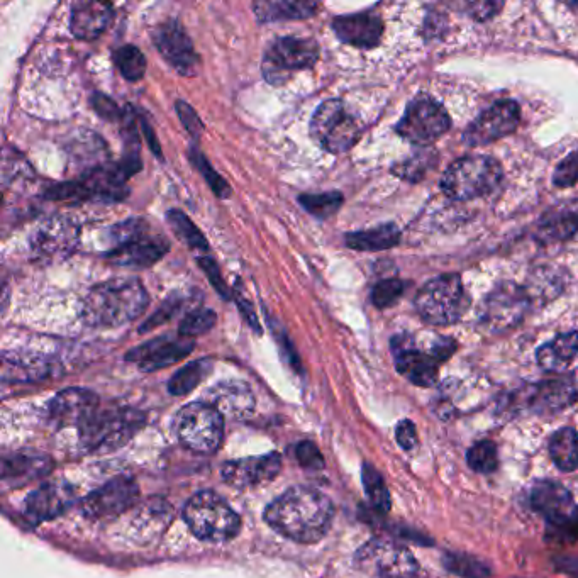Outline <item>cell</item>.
<instances>
[{
    "mask_svg": "<svg viewBox=\"0 0 578 578\" xmlns=\"http://www.w3.org/2000/svg\"><path fill=\"white\" fill-rule=\"evenodd\" d=\"M521 123V111L514 101H501L482 112L463 133L468 146H484L509 136Z\"/></svg>",
    "mask_w": 578,
    "mask_h": 578,
    "instance_id": "obj_15",
    "label": "cell"
},
{
    "mask_svg": "<svg viewBox=\"0 0 578 578\" xmlns=\"http://www.w3.org/2000/svg\"><path fill=\"white\" fill-rule=\"evenodd\" d=\"M282 468V458L278 453L265 456H251L245 460L224 463L223 478L228 485L236 489H246L253 485L265 484L277 477Z\"/></svg>",
    "mask_w": 578,
    "mask_h": 578,
    "instance_id": "obj_20",
    "label": "cell"
},
{
    "mask_svg": "<svg viewBox=\"0 0 578 578\" xmlns=\"http://www.w3.org/2000/svg\"><path fill=\"white\" fill-rule=\"evenodd\" d=\"M114 63H116L119 72L128 82H138V80L145 77L146 58L138 46H121L114 53Z\"/></svg>",
    "mask_w": 578,
    "mask_h": 578,
    "instance_id": "obj_37",
    "label": "cell"
},
{
    "mask_svg": "<svg viewBox=\"0 0 578 578\" xmlns=\"http://www.w3.org/2000/svg\"><path fill=\"white\" fill-rule=\"evenodd\" d=\"M236 301H238L239 309L243 312L246 321L250 323L251 328L255 329L256 333L262 334V328H260V323H258V317H256L255 309H253L250 302L246 301L245 297H241V295H238Z\"/></svg>",
    "mask_w": 578,
    "mask_h": 578,
    "instance_id": "obj_54",
    "label": "cell"
},
{
    "mask_svg": "<svg viewBox=\"0 0 578 578\" xmlns=\"http://www.w3.org/2000/svg\"><path fill=\"white\" fill-rule=\"evenodd\" d=\"M167 221L173 233L177 234L178 238L184 241L185 245L192 248V250L207 251L209 250V243H207L206 236L201 233V229L197 228L190 217L182 211H168Z\"/></svg>",
    "mask_w": 578,
    "mask_h": 578,
    "instance_id": "obj_33",
    "label": "cell"
},
{
    "mask_svg": "<svg viewBox=\"0 0 578 578\" xmlns=\"http://www.w3.org/2000/svg\"><path fill=\"white\" fill-rule=\"evenodd\" d=\"M577 399V387L570 378H551L534 387L529 402L536 411L558 412L575 404Z\"/></svg>",
    "mask_w": 578,
    "mask_h": 578,
    "instance_id": "obj_27",
    "label": "cell"
},
{
    "mask_svg": "<svg viewBox=\"0 0 578 578\" xmlns=\"http://www.w3.org/2000/svg\"><path fill=\"white\" fill-rule=\"evenodd\" d=\"M145 424V417L133 409L97 412L94 419L80 428L85 450L111 451L126 445Z\"/></svg>",
    "mask_w": 578,
    "mask_h": 578,
    "instance_id": "obj_8",
    "label": "cell"
},
{
    "mask_svg": "<svg viewBox=\"0 0 578 578\" xmlns=\"http://www.w3.org/2000/svg\"><path fill=\"white\" fill-rule=\"evenodd\" d=\"M92 106H94V111L102 117V119H107V121H117V119H123L124 112L111 101L109 97L102 94H94L92 97Z\"/></svg>",
    "mask_w": 578,
    "mask_h": 578,
    "instance_id": "obj_50",
    "label": "cell"
},
{
    "mask_svg": "<svg viewBox=\"0 0 578 578\" xmlns=\"http://www.w3.org/2000/svg\"><path fill=\"white\" fill-rule=\"evenodd\" d=\"M312 138L329 153H345L362 136L360 121L351 114L345 102L331 99L317 107L311 121Z\"/></svg>",
    "mask_w": 578,
    "mask_h": 578,
    "instance_id": "obj_6",
    "label": "cell"
},
{
    "mask_svg": "<svg viewBox=\"0 0 578 578\" xmlns=\"http://www.w3.org/2000/svg\"><path fill=\"white\" fill-rule=\"evenodd\" d=\"M175 107H177L178 117H180V121L184 123L185 129H187L194 138H199L202 131H204V124H202L201 117L197 116V112L194 111V107L189 106V104L184 101H178Z\"/></svg>",
    "mask_w": 578,
    "mask_h": 578,
    "instance_id": "obj_49",
    "label": "cell"
},
{
    "mask_svg": "<svg viewBox=\"0 0 578 578\" xmlns=\"http://www.w3.org/2000/svg\"><path fill=\"white\" fill-rule=\"evenodd\" d=\"M184 519L199 540L223 543L233 540L241 529V519L223 497L214 492H199L184 509Z\"/></svg>",
    "mask_w": 578,
    "mask_h": 578,
    "instance_id": "obj_5",
    "label": "cell"
},
{
    "mask_svg": "<svg viewBox=\"0 0 578 578\" xmlns=\"http://www.w3.org/2000/svg\"><path fill=\"white\" fill-rule=\"evenodd\" d=\"M114 7L107 2H80L73 7L70 29L75 38L94 41L111 26Z\"/></svg>",
    "mask_w": 578,
    "mask_h": 578,
    "instance_id": "obj_26",
    "label": "cell"
},
{
    "mask_svg": "<svg viewBox=\"0 0 578 578\" xmlns=\"http://www.w3.org/2000/svg\"><path fill=\"white\" fill-rule=\"evenodd\" d=\"M75 490L72 485L48 484L41 489L34 490L26 501V516L33 523L51 521L55 517L62 516L75 502Z\"/></svg>",
    "mask_w": 578,
    "mask_h": 578,
    "instance_id": "obj_24",
    "label": "cell"
},
{
    "mask_svg": "<svg viewBox=\"0 0 578 578\" xmlns=\"http://www.w3.org/2000/svg\"><path fill=\"white\" fill-rule=\"evenodd\" d=\"M319 60V45L311 38H280L268 48L263 58V77L268 84L282 85L292 72L307 70Z\"/></svg>",
    "mask_w": 578,
    "mask_h": 578,
    "instance_id": "obj_9",
    "label": "cell"
},
{
    "mask_svg": "<svg viewBox=\"0 0 578 578\" xmlns=\"http://www.w3.org/2000/svg\"><path fill=\"white\" fill-rule=\"evenodd\" d=\"M319 4L314 2H255L253 11L260 23H277V21H299V19H309L316 16Z\"/></svg>",
    "mask_w": 578,
    "mask_h": 578,
    "instance_id": "obj_29",
    "label": "cell"
},
{
    "mask_svg": "<svg viewBox=\"0 0 578 578\" xmlns=\"http://www.w3.org/2000/svg\"><path fill=\"white\" fill-rule=\"evenodd\" d=\"M345 197L340 192H326V194L299 195V204L316 219H329L340 211Z\"/></svg>",
    "mask_w": 578,
    "mask_h": 578,
    "instance_id": "obj_35",
    "label": "cell"
},
{
    "mask_svg": "<svg viewBox=\"0 0 578 578\" xmlns=\"http://www.w3.org/2000/svg\"><path fill=\"white\" fill-rule=\"evenodd\" d=\"M533 301L526 287L516 284H501L495 287L480 309V323L492 333H504L523 323Z\"/></svg>",
    "mask_w": 578,
    "mask_h": 578,
    "instance_id": "obj_10",
    "label": "cell"
},
{
    "mask_svg": "<svg viewBox=\"0 0 578 578\" xmlns=\"http://www.w3.org/2000/svg\"><path fill=\"white\" fill-rule=\"evenodd\" d=\"M99 412V397L87 389L62 390L50 402V416L58 426L82 428Z\"/></svg>",
    "mask_w": 578,
    "mask_h": 578,
    "instance_id": "obj_19",
    "label": "cell"
},
{
    "mask_svg": "<svg viewBox=\"0 0 578 578\" xmlns=\"http://www.w3.org/2000/svg\"><path fill=\"white\" fill-rule=\"evenodd\" d=\"M429 156H431L429 151L428 153H419V155L412 156L407 162L399 163L397 167H394L392 172L401 178L411 180V182L419 180V178L423 177L424 172H426V168L429 167V163H431L429 162Z\"/></svg>",
    "mask_w": 578,
    "mask_h": 578,
    "instance_id": "obj_46",
    "label": "cell"
},
{
    "mask_svg": "<svg viewBox=\"0 0 578 578\" xmlns=\"http://www.w3.org/2000/svg\"><path fill=\"white\" fill-rule=\"evenodd\" d=\"M578 231V216L572 212H563L558 216H551L545 219L540 226L538 238L545 243H556V241H567Z\"/></svg>",
    "mask_w": 578,
    "mask_h": 578,
    "instance_id": "obj_34",
    "label": "cell"
},
{
    "mask_svg": "<svg viewBox=\"0 0 578 578\" xmlns=\"http://www.w3.org/2000/svg\"><path fill=\"white\" fill-rule=\"evenodd\" d=\"M156 50L165 62L184 77H195L201 70V56L197 55L192 39L185 33L182 24L172 19L160 24L153 33Z\"/></svg>",
    "mask_w": 578,
    "mask_h": 578,
    "instance_id": "obj_12",
    "label": "cell"
},
{
    "mask_svg": "<svg viewBox=\"0 0 578 578\" xmlns=\"http://www.w3.org/2000/svg\"><path fill=\"white\" fill-rule=\"evenodd\" d=\"M175 431L187 448L209 455L221 446L224 436V417L206 402H192L175 416Z\"/></svg>",
    "mask_w": 578,
    "mask_h": 578,
    "instance_id": "obj_7",
    "label": "cell"
},
{
    "mask_svg": "<svg viewBox=\"0 0 578 578\" xmlns=\"http://www.w3.org/2000/svg\"><path fill=\"white\" fill-rule=\"evenodd\" d=\"M297 453V460L302 467L312 468V470H321L324 467V458L321 451L311 441H302L295 448Z\"/></svg>",
    "mask_w": 578,
    "mask_h": 578,
    "instance_id": "obj_48",
    "label": "cell"
},
{
    "mask_svg": "<svg viewBox=\"0 0 578 578\" xmlns=\"http://www.w3.org/2000/svg\"><path fill=\"white\" fill-rule=\"evenodd\" d=\"M397 443L401 445L402 450L412 451L417 446L416 426L411 421H402L397 426Z\"/></svg>",
    "mask_w": 578,
    "mask_h": 578,
    "instance_id": "obj_51",
    "label": "cell"
},
{
    "mask_svg": "<svg viewBox=\"0 0 578 578\" xmlns=\"http://www.w3.org/2000/svg\"><path fill=\"white\" fill-rule=\"evenodd\" d=\"M450 128L451 119L445 107L423 95L407 106L395 129L412 145L426 146L441 138Z\"/></svg>",
    "mask_w": 578,
    "mask_h": 578,
    "instance_id": "obj_11",
    "label": "cell"
},
{
    "mask_svg": "<svg viewBox=\"0 0 578 578\" xmlns=\"http://www.w3.org/2000/svg\"><path fill=\"white\" fill-rule=\"evenodd\" d=\"M212 372L211 360H195L189 363L187 367L178 370L170 382H168V390L173 395L189 394L190 390H194L197 385L201 384L202 380Z\"/></svg>",
    "mask_w": 578,
    "mask_h": 578,
    "instance_id": "obj_32",
    "label": "cell"
},
{
    "mask_svg": "<svg viewBox=\"0 0 578 578\" xmlns=\"http://www.w3.org/2000/svg\"><path fill=\"white\" fill-rule=\"evenodd\" d=\"M199 265H201L202 270L206 272L207 278L211 280L212 287L219 292V295L223 297L224 301H231L233 297V292L229 290L228 285L224 282L223 275L219 272V267L217 263L209 258V256H199Z\"/></svg>",
    "mask_w": 578,
    "mask_h": 578,
    "instance_id": "obj_47",
    "label": "cell"
},
{
    "mask_svg": "<svg viewBox=\"0 0 578 578\" xmlns=\"http://www.w3.org/2000/svg\"><path fill=\"white\" fill-rule=\"evenodd\" d=\"M401 241V231L394 224H384L378 228L346 234L345 243L351 250L382 251L394 248Z\"/></svg>",
    "mask_w": 578,
    "mask_h": 578,
    "instance_id": "obj_30",
    "label": "cell"
},
{
    "mask_svg": "<svg viewBox=\"0 0 578 578\" xmlns=\"http://www.w3.org/2000/svg\"><path fill=\"white\" fill-rule=\"evenodd\" d=\"M194 346L192 338H185L182 334H165L129 351L126 360L138 363L145 372H155L184 360Z\"/></svg>",
    "mask_w": 578,
    "mask_h": 578,
    "instance_id": "obj_16",
    "label": "cell"
},
{
    "mask_svg": "<svg viewBox=\"0 0 578 578\" xmlns=\"http://www.w3.org/2000/svg\"><path fill=\"white\" fill-rule=\"evenodd\" d=\"M445 565L450 572L462 575L463 578H485L489 575V568H485L484 563L477 562L470 556L448 555Z\"/></svg>",
    "mask_w": 578,
    "mask_h": 578,
    "instance_id": "obj_43",
    "label": "cell"
},
{
    "mask_svg": "<svg viewBox=\"0 0 578 578\" xmlns=\"http://www.w3.org/2000/svg\"><path fill=\"white\" fill-rule=\"evenodd\" d=\"M472 14L477 21H487L490 17H494L497 12L501 11L502 4H492V2H484V4H473L470 6Z\"/></svg>",
    "mask_w": 578,
    "mask_h": 578,
    "instance_id": "obj_52",
    "label": "cell"
},
{
    "mask_svg": "<svg viewBox=\"0 0 578 578\" xmlns=\"http://www.w3.org/2000/svg\"><path fill=\"white\" fill-rule=\"evenodd\" d=\"M184 297H180V295H172V297H168L165 304H163L158 311L153 314V316L146 321L141 329H139V333H146V331H150V329L158 328V326H162L163 323H167L170 321L175 314H177L182 306H184Z\"/></svg>",
    "mask_w": 578,
    "mask_h": 578,
    "instance_id": "obj_44",
    "label": "cell"
},
{
    "mask_svg": "<svg viewBox=\"0 0 578 578\" xmlns=\"http://www.w3.org/2000/svg\"><path fill=\"white\" fill-rule=\"evenodd\" d=\"M148 304L150 295L139 280L114 278L90 289L80 316L90 328H117L141 316Z\"/></svg>",
    "mask_w": 578,
    "mask_h": 578,
    "instance_id": "obj_2",
    "label": "cell"
},
{
    "mask_svg": "<svg viewBox=\"0 0 578 578\" xmlns=\"http://www.w3.org/2000/svg\"><path fill=\"white\" fill-rule=\"evenodd\" d=\"M78 245V228L63 216L50 217L39 224L31 236V251L34 258L43 262L65 260Z\"/></svg>",
    "mask_w": 578,
    "mask_h": 578,
    "instance_id": "obj_13",
    "label": "cell"
},
{
    "mask_svg": "<svg viewBox=\"0 0 578 578\" xmlns=\"http://www.w3.org/2000/svg\"><path fill=\"white\" fill-rule=\"evenodd\" d=\"M143 129H145L146 139H148V143H150V148L153 150L156 156H162L160 153V145H158V139L155 138V133H153V129L151 126H148L146 121H143Z\"/></svg>",
    "mask_w": 578,
    "mask_h": 578,
    "instance_id": "obj_55",
    "label": "cell"
},
{
    "mask_svg": "<svg viewBox=\"0 0 578 578\" xmlns=\"http://www.w3.org/2000/svg\"><path fill=\"white\" fill-rule=\"evenodd\" d=\"M363 487L367 492L370 504H372L377 511L387 512L392 506L390 502L389 489L385 485L384 478L377 472V468L365 463L362 470Z\"/></svg>",
    "mask_w": 578,
    "mask_h": 578,
    "instance_id": "obj_38",
    "label": "cell"
},
{
    "mask_svg": "<svg viewBox=\"0 0 578 578\" xmlns=\"http://www.w3.org/2000/svg\"><path fill=\"white\" fill-rule=\"evenodd\" d=\"M467 460L468 465L478 473H492L499 465L497 448L492 441H480L472 446V450L468 451Z\"/></svg>",
    "mask_w": 578,
    "mask_h": 578,
    "instance_id": "obj_42",
    "label": "cell"
},
{
    "mask_svg": "<svg viewBox=\"0 0 578 578\" xmlns=\"http://www.w3.org/2000/svg\"><path fill=\"white\" fill-rule=\"evenodd\" d=\"M333 504L311 487H292L270 504L265 521L287 540L311 545L328 533L333 521Z\"/></svg>",
    "mask_w": 578,
    "mask_h": 578,
    "instance_id": "obj_1",
    "label": "cell"
},
{
    "mask_svg": "<svg viewBox=\"0 0 578 578\" xmlns=\"http://www.w3.org/2000/svg\"><path fill=\"white\" fill-rule=\"evenodd\" d=\"M50 472V462L43 456H12L9 462L4 463V480L9 478H31L43 477Z\"/></svg>",
    "mask_w": 578,
    "mask_h": 578,
    "instance_id": "obj_36",
    "label": "cell"
},
{
    "mask_svg": "<svg viewBox=\"0 0 578 578\" xmlns=\"http://www.w3.org/2000/svg\"><path fill=\"white\" fill-rule=\"evenodd\" d=\"M404 290H406V285L399 278L380 280L372 290L373 306L378 309H389L395 306L404 295Z\"/></svg>",
    "mask_w": 578,
    "mask_h": 578,
    "instance_id": "obj_41",
    "label": "cell"
},
{
    "mask_svg": "<svg viewBox=\"0 0 578 578\" xmlns=\"http://www.w3.org/2000/svg\"><path fill=\"white\" fill-rule=\"evenodd\" d=\"M531 504L541 516L558 526L570 523V519L575 516L572 494L556 482L545 480L534 485L531 490Z\"/></svg>",
    "mask_w": 578,
    "mask_h": 578,
    "instance_id": "obj_25",
    "label": "cell"
},
{
    "mask_svg": "<svg viewBox=\"0 0 578 578\" xmlns=\"http://www.w3.org/2000/svg\"><path fill=\"white\" fill-rule=\"evenodd\" d=\"M553 182L560 189H567L578 182V150L573 151L556 167Z\"/></svg>",
    "mask_w": 578,
    "mask_h": 578,
    "instance_id": "obj_45",
    "label": "cell"
},
{
    "mask_svg": "<svg viewBox=\"0 0 578 578\" xmlns=\"http://www.w3.org/2000/svg\"><path fill=\"white\" fill-rule=\"evenodd\" d=\"M148 231L136 234L123 245L114 246L107 253V260L117 267L133 268L151 267L160 262L170 251V241L165 236H155Z\"/></svg>",
    "mask_w": 578,
    "mask_h": 578,
    "instance_id": "obj_17",
    "label": "cell"
},
{
    "mask_svg": "<svg viewBox=\"0 0 578 578\" xmlns=\"http://www.w3.org/2000/svg\"><path fill=\"white\" fill-rule=\"evenodd\" d=\"M333 31L346 45L370 50L380 43L384 34V23L375 12H360L336 17L333 21Z\"/></svg>",
    "mask_w": 578,
    "mask_h": 578,
    "instance_id": "obj_22",
    "label": "cell"
},
{
    "mask_svg": "<svg viewBox=\"0 0 578 578\" xmlns=\"http://www.w3.org/2000/svg\"><path fill=\"white\" fill-rule=\"evenodd\" d=\"M392 350L395 355V367L401 375L419 387H431L438 378V365L429 353L416 350L409 338H394Z\"/></svg>",
    "mask_w": 578,
    "mask_h": 578,
    "instance_id": "obj_21",
    "label": "cell"
},
{
    "mask_svg": "<svg viewBox=\"0 0 578 578\" xmlns=\"http://www.w3.org/2000/svg\"><path fill=\"white\" fill-rule=\"evenodd\" d=\"M550 453L556 467L563 472L578 468V436L572 428L558 429L550 440Z\"/></svg>",
    "mask_w": 578,
    "mask_h": 578,
    "instance_id": "obj_31",
    "label": "cell"
},
{
    "mask_svg": "<svg viewBox=\"0 0 578 578\" xmlns=\"http://www.w3.org/2000/svg\"><path fill=\"white\" fill-rule=\"evenodd\" d=\"M190 162L194 163L195 168L202 173V177L206 178L207 185L211 187L212 192L219 197V199H228L231 195L228 182L224 180L219 173L207 162L206 156L202 155L197 148H190Z\"/></svg>",
    "mask_w": 578,
    "mask_h": 578,
    "instance_id": "obj_39",
    "label": "cell"
},
{
    "mask_svg": "<svg viewBox=\"0 0 578 578\" xmlns=\"http://www.w3.org/2000/svg\"><path fill=\"white\" fill-rule=\"evenodd\" d=\"M453 351H455V343L448 340V338H441V340L433 346V350H431L429 355L433 356L436 362L441 363L448 360V358L453 355Z\"/></svg>",
    "mask_w": 578,
    "mask_h": 578,
    "instance_id": "obj_53",
    "label": "cell"
},
{
    "mask_svg": "<svg viewBox=\"0 0 578 578\" xmlns=\"http://www.w3.org/2000/svg\"><path fill=\"white\" fill-rule=\"evenodd\" d=\"M501 163L492 156H463L441 178V189L453 201H473L494 192L501 184Z\"/></svg>",
    "mask_w": 578,
    "mask_h": 578,
    "instance_id": "obj_3",
    "label": "cell"
},
{
    "mask_svg": "<svg viewBox=\"0 0 578 578\" xmlns=\"http://www.w3.org/2000/svg\"><path fill=\"white\" fill-rule=\"evenodd\" d=\"M360 562L372 568L377 578H416L417 563L414 556L401 546L375 541L360 553Z\"/></svg>",
    "mask_w": 578,
    "mask_h": 578,
    "instance_id": "obj_18",
    "label": "cell"
},
{
    "mask_svg": "<svg viewBox=\"0 0 578 578\" xmlns=\"http://www.w3.org/2000/svg\"><path fill=\"white\" fill-rule=\"evenodd\" d=\"M216 321V312L212 311V309H204V307L194 309V311L189 312V314L184 317V321L180 323L178 334H182L185 338L201 336V334L211 331Z\"/></svg>",
    "mask_w": 578,
    "mask_h": 578,
    "instance_id": "obj_40",
    "label": "cell"
},
{
    "mask_svg": "<svg viewBox=\"0 0 578 578\" xmlns=\"http://www.w3.org/2000/svg\"><path fill=\"white\" fill-rule=\"evenodd\" d=\"M536 358L545 372H565L575 360H578V333L572 331L556 336L555 340L541 346Z\"/></svg>",
    "mask_w": 578,
    "mask_h": 578,
    "instance_id": "obj_28",
    "label": "cell"
},
{
    "mask_svg": "<svg viewBox=\"0 0 578 578\" xmlns=\"http://www.w3.org/2000/svg\"><path fill=\"white\" fill-rule=\"evenodd\" d=\"M138 484L131 478L119 477L101 489L94 490L82 502L85 517L92 521H107L121 516L129 507H133L138 499Z\"/></svg>",
    "mask_w": 578,
    "mask_h": 578,
    "instance_id": "obj_14",
    "label": "cell"
},
{
    "mask_svg": "<svg viewBox=\"0 0 578 578\" xmlns=\"http://www.w3.org/2000/svg\"><path fill=\"white\" fill-rule=\"evenodd\" d=\"M204 402L229 419H245L255 409V397L245 382L228 380L214 385L204 395Z\"/></svg>",
    "mask_w": 578,
    "mask_h": 578,
    "instance_id": "obj_23",
    "label": "cell"
},
{
    "mask_svg": "<svg viewBox=\"0 0 578 578\" xmlns=\"http://www.w3.org/2000/svg\"><path fill=\"white\" fill-rule=\"evenodd\" d=\"M470 306L462 278L458 275H441L429 280L417 292L416 309L424 323L433 326H450L462 319Z\"/></svg>",
    "mask_w": 578,
    "mask_h": 578,
    "instance_id": "obj_4",
    "label": "cell"
}]
</instances>
